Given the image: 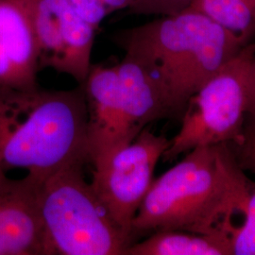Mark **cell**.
<instances>
[{
    "instance_id": "cell-1",
    "label": "cell",
    "mask_w": 255,
    "mask_h": 255,
    "mask_svg": "<svg viewBox=\"0 0 255 255\" xmlns=\"http://www.w3.org/2000/svg\"><path fill=\"white\" fill-rule=\"evenodd\" d=\"M247 175L228 144L200 146L153 180L132 221V244L162 231H231L241 213Z\"/></svg>"
},
{
    "instance_id": "cell-2",
    "label": "cell",
    "mask_w": 255,
    "mask_h": 255,
    "mask_svg": "<svg viewBox=\"0 0 255 255\" xmlns=\"http://www.w3.org/2000/svg\"><path fill=\"white\" fill-rule=\"evenodd\" d=\"M115 41L152 76L171 117L179 118L192 96L244 46L228 29L189 9L126 29Z\"/></svg>"
},
{
    "instance_id": "cell-3",
    "label": "cell",
    "mask_w": 255,
    "mask_h": 255,
    "mask_svg": "<svg viewBox=\"0 0 255 255\" xmlns=\"http://www.w3.org/2000/svg\"><path fill=\"white\" fill-rule=\"evenodd\" d=\"M76 161L89 162L82 84L71 90L0 87V169L44 177Z\"/></svg>"
},
{
    "instance_id": "cell-4",
    "label": "cell",
    "mask_w": 255,
    "mask_h": 255,
    "mask_svg": "<svg viewBox=\"0 0 255 255\" xmlns=\"http://www.w3.org/2000/svg\"><path fill=\"white\" fill-rule=\"evenodd\" d=\"M76 161L39 178L45 255H124L131 240L114 221Z\"/></svg>"
},
{
    "instance_id": "cell-5",
    "label": "cell",
    "mask_w": 255,
    "mask_h": 255,
    "mask_svg": "<svg viewBox=\"0 0 255 255\" xmlns=\"http://www.w3.org/2000/svg\"><path fill=\"white\" fill-rule=\"evenodd\" d=\"M255 44L249 43L214 74L188 101L181 128L162 159L172 162L200 146L232 144L243 133Z\"/></svg>"
},
{
    "instance_id": "cell-6",
    "label": "cell",
    "mask_w": 255,
    "mask_h": 255,
    "mask_svg": "<svg viewBox=\"0 0 255 255\" xmlns=\"http://www.w3.org/2000/svg\"><path fill=\"white\" fill-rule=\"evenodd\" d=\"M169 145L170 139L146 128L131 143L92 162V187L131 244L132 221L153 182L156 164Z\"/></svg>"
},
{
    "instance_id": "cell-7",
    "label": "cell",
    "mask_w": 255,
    "mask_h": 255,
    "mask_svg": "<svg viewBox=\"0 0 255 255\" xmlns=\"http://www.w3.org/2000/svg\"><path fill=\"white\" fill-rule=\"evenodd\" d=\"M40 69L67 74L79 84L86 80L97 28L82 18L66 0H28Z\"/></svg>"
},
{
    "instance_id": "cell-8",
    "label": "cell",
    "mask_w": 255,
    "mask_h": 255,
    "mask_svg": "<svg viewBox=\"0 0 255 255\" xmlns=\"http://www.w3.org/2000/svg\"><path fill=\"white\" fill-rule=\"evenodd\" d=\"M39 178L11 179L0 169V255H45Z\"/></svg>"
},
{
    "instance_id": "cell-9",
    "label": "cell",
    "mask_w": 255,
    "mask_h": 255,
    "mask_svg": "<svg viewBox=\"0 0 255 255\" xmlns=\"http://www.w3.org/2000/svg\"><path fill=\"white\" fill-rule=\"evenodd\" d=\"M39 70L28 0H0V87H36Z\"/></svg>"
},
{
    "instance_id": "cell-10",
    "label": "cell",
    "mask_w": 255,
    "mask_h": 255,
    "mask_svg": "<svg viewBox=\"0 0 255 255\" xmlns=\"http://www.w3.org/2000/svg\"><path fill=\"white\" fill-rule=\"evenodd\" d=\"M84 89L87 109L89 162L115 149L121 108V87L117 64H92Z\"/></svg>"
},
{
    "instance_id": "cell-11",
    "label": "cell",
    "mask_w": 255,
    "mask_h": 255,
    "mask_svg": "<svg viewBox=\"0 0 255 255\" xmlns=\"http://www.w3.org/2000/svg\"><path fill=\"white\" fill-rule=\"evenodd\" d=\"M124 255H233L231 231L211 235L177 230L157 232L129 245Z\"/></svg>"
},
{
    "instance_id": "cell-12",
    "label": "cell",
    "mask_w": 255,
    "mask_h": 255,
    "mask_svg": "<svg viewBox=\"0 0 255 255\" xmlns=\"http://www.w3.org/2000/svg\"><path fill=\"white\" fill-rule=\"evenodd\" d=\"M188 9L225 27L244 46L255 38V0H193Z\"/></svg>"
},
{
    "instance_id": "cell-13",
    "label": "cell",
    "mask_w": 255,
    "mask_h": 255,
    "mask_svg": "<svg viewBox=\"0 0 255 255\" xmlns=\"http://www.w3.org/2000/svg\"><path fill=\"white\" fill-rule=\"evenodd\" d=\"M243 223L231 230L233 255H255V182L246 178Z\"/></svg>"
},
{
    "instance_id": "cell-14",
    "label": "cell",
    "mask_w": 255,
    "mask_h": 255,
    "mask_svg": "<svg viewBox=\"0 0 255 255\" xmlns=\"http://www.w3.org/2000/svg\"><path fill=\"white\" fill-rule=\"evenodd\" d=\"M193 0H133L129 11L140 15L171 16L188 9Z\"/></svg>"
},
{
    "instance_id": "cell-15",
    "label": "cell",
    "mask_w": 255,
    "mask_h": 255,
    "mask_svg": "<svg viewBox=\"0 0 255 255\" xmlns=\"http://www.w3.org/2000/svg\"><path fill=\"white\" fill-rule=\"evenodd\" d=\"M239 166L255 175V124L245 121L243 133L239 140L228 144Z\"/></svg>"
},
{
    "instance_id": "cell-16",
    "label": "cell",
    "mask_w": 255,
    "mask_h": 255,
    "mask_svg": "<svg viewBox=\"0 0 255 255\" xmlns=\"http://www.w3.org/2000/svg\"><path fill=\"white\" fill-rule=\"evenodd\" d=\"M66 2L82 18L96 28L109 15L100 0H66Z\"/></svg>"
},
{
    "instance_id": "cell-17",
    "label": "cell",
    "mask_w": 255,
    "mask_h": 255,
    "mask_svg": "<svg viewBox=\"0 0 255 255\" xmlns=\"http://www.w3.org/2000/svg\"><path fill=\"white\" fill-rule=\"evenodd\" d=\"M246 122L255 124V57L251 68Z\"/></svg>"
},
{
    "instance_id": "cell-18",
    "label": "cell",
    "mask_w": 255,
    "mask_h": 255,
    "mask_svg": "<svg viewBox=\"0 0 255 255\" xmlns=\"http://www.w3.org/2000/svg\"><path fill=\"white\" fill-rule=\"evenodd\" d=\"M100 1L107 9L109 14L121 9H129L133 3V0H100Z\"/></svg>"
}]
</instances>
